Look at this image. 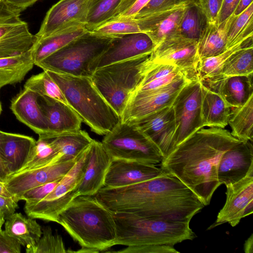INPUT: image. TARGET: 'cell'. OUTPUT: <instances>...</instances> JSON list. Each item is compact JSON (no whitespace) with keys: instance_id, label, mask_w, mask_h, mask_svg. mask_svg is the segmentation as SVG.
Here are the masks:
<instances>
[{"instance_id":"6da1fadb","label":"cell","mask_w":253,"mask_h":253,"mask_svg":"<svg viewBox=\"0 0 253 253\" xmlns=\"http://www.w3.org/2000/svg\"><path fill=\"white\" fill-rule=\"evenodd\" d=\"M94 196L112 212L166 220L190 221L205 207L187 186L165 173L128 186H104Z\"/></svg>"},{"instance_id":"7a4b0ae2","label":"cell","mask_w":253,"mask_h":253,"mask_svg":"<svg viewBox=\"0 0 253 253\" xmlns=\"http://www.w3.org/2000/svg\"><path fill=\"white\" fill-rule=\"evenodd\" d=\"M240 140L225 128H202L163 159L160 168L187 186L205 206L221 184L217 169L223 154Z\"/></svg>"},{"instance_id":"3957f363","label":"cell","mask_w":253,"mask_h":253,"mask_svg":"<svg viewBox=\"0 0 253 253\" xmlns=\"http://www.w3.org/2000/svg\"><path fill=\"white\" fill-rule=\"evenodd\" d=\"M57 223L81 246L72 253H99L114 246L117 233L113 212L94 196L76 197L60 213Z\"/></svg>"},{"instance_id":"277c9868","label":"cell","mask_w":253,"mask_h":253,"mask_svg":"<svg viewBox=\"0 0 253 253\" xmlns=\"http://www.w3.org/2000/svg\"><path fill=\"white\" fill-rule=\"evenodd\" d=\"M45 71L60 87L68 104L92 131L105 135L120 122V116L97 90L90 77Z\"/></svg>"},{"instance_id":"5b68a950","label":"cell","mask_w":253,"mask_h":253,"mask_svg":"<svg viewBox=\"0 0 253 253\" xmlns=\"http://www.w3.org/2000/svg\"><path fill=\"white\" fill-rule=\"evenodd\" d=\"M116 227L114 245H169L196 237L190 221L166 220L124 212H113Z\"/></svg>"},{"instance_id":"8992f818","label":"cell","mask_w":253,"mask_h":253,"mask_svg":"<svg viewBox=\"0 0 253 253\" xmlns=\"http://www.w3.org/2000/svg\"><path fill=\"white\" fill-rule=\"evenodd\" d=\"M151 54L97 68L90 77L97 90L120 118L131 95L154 63L150 60Z\"/></svg>"},{"instance_id":"52a82bcc","label":"cell","mask_w":253,"mask_h":253,"mask_svg":"<svg viewBox=\"0 0 253 253\" xmlns=\"http://www.w3.org/2000/svg\"><path fill=\"white\" fill-rule=\"evenodd\" d=\"M114 37L86 31L35 65L43 70L90 78L92 64L108 48Z\"/></svg>"},{"instance_id":"ba28073f","label":"cell","mask_w":253,"mask_h":253,"mask_svg":"<svg viewBox=\"0 0 253 253\" xmlns=\"http://www.w3.org/2000/svg\"><path fill=\"white\" fill-rule=\"evenodd\" d=\"M113 160L160 164L164 156L159 147L134 124L120 122L101 142Z\"/></svg>"},{"instance_id":"9c48e42d","label":"cell","mask_w":253,"mask_h":253,"mask_svg":"<svg viewBox=\"0 0 253 253\" xmlns=\"http://www.w3.org/2000/svg\"><path fill=\"white\" fill-rule=\"evenodd\" d=\"M89 146L49 194L35 204H25L24 210L28 216L57 223L60 213L79 196L77 188L88 162Z\"/></svg>"},{"instance_id":"30bf717a","label":"cell","mask_w":253,"mask_h":253,"mask_svg":"<svg viewBox=\"0 0 253 253\" xmlns=\"http://www.w3.org/2000/svg\"><path fill=\"white\" fill-rule=\"evenodd\" d=\"M175 121L174 148L204 127L202 116V82H188L172 103Z\"/></svg>"},{"instance_id":"8fae6325","label":"cell","mask_w":253,"mask_h":253,"mask_svg":"<svg viewBox=\"0 0 253 253\" xmlns=\"http://www.w3.org/2000/svg\"><path fill=\"white\" fill-rule=\"evenodd\" d=\"M150 58L155 63L176 66L190 81L199 80L197 70L200 58L196 41L179 34L169 36L155 47Z\"/></svg>"},{"instance_id":"7c38bea8","label":"cell","mask_w":253,"mask_h":253,"mask_svg":"<svg viewBox=\"0 0 253 253\" xmlns=\"http://www.w3.org/2000/svg\"><path fill=\"white\" fill-rule=\"evenodd\" d=\"M189 82L186 78H183L159 88L134 91L121 116V122L132 123L157 110L171 105L179 92Z\"/></svg>"},{"instance_id":"4fadbf2b","label":"cell","mask_w":253,"mask_h":253,"mask_svg":"<svg viewBox=\"0 0 253 253\" xmlns=\"http://www.w3.org/2000/svg\"><path fill=\"white\" fill-rule=\"evenodd\" d=\"M226 186L225 203L208 229L226 222L234 227L253 212V169L242 179Z\"/></svg>"},{"instance_id":"5bb4252c","label":"cell","mask_w":253,"mask_h":253,"mask_svg":"<svg viewBox=\"0 0 253 253\" xmlns=\"http://www.w3.org/2000/svg\"><path fill=\"white\" fill-rule=\"evenodd\" d=\"M88 0H59L48 10L39 32L37 40L64 29L84 27Z\"/></svg>"},{"instance_id":"9a60e30c","label":"cell","mask_w":253,"mask_h":253,"mask_svg":"<svg viewBox=\"0 0 253 253\" xmlns=\"http://www.w3.org/2000/svg\"><path fill=\"white\" fill-rule=\"evenodd\" d=\"M82 154L77 158L69 161L52 163L44 167L9 175L4 181V185L18 202L20 197L26 191L61 179L73 167Z\"/></svg>"},{"instance_id":"2e32d148","label":"cell","mask_w":253,"mask_h":253,"mask_svg":"<svg viewBox=\"0 0 253 253\" xmlns=\"http://www.w3.org/2000/svg\"><path fill=\"white\" fill-rule=\"evenodd\" d=\"M154 47L152 40L143 32L116 35L108 48L92 64L91 72L113 63L151 54Z\"/></svg>"},{"instance_id":"e0dca14e","label":"cell","mask_w":253,"mask_h":253,"mask_svg":"<svg viewBox=\"0 0 253 253\" xmlns=\"http://www.w3.org/2000/svg\"><path fill=\"white\" fill-rule=\"evenodd\" d=\"M131 124H134L155 143L164 158L174 149L176 127L172 105L157 110Z\"/></svg>"},{"instance_id":"ac0fdd59","label":"cell","mask_w":253,"mask_h":253,"mask_svg":"<svg viewBox=\"0 0 253 253\" xmlns=\"http://www.w3.org/2000/svg\"><path fill=\"white\" fill-rule=\"evenodd\" d=\"M252 142L240 141L223 154L217 169L218 179L221 184L234 183L253 169Z\"/></svg>"},{"instance_id":"d6986e66","label":"cell","mask_w":253,"mask_h":253,"mask_svg":"<svg viewBox=\"0 0 253 253\" xmlns=\"http://www.w3.org/2000/svg\"><path fill=\"white\" fill-rule=\"evenodd\" d=\"M165 173L155 165L133 161L113 160L106 175L104 186L120 187L145 181Z\"/></svg>"},{"instance_id":"ffe728a7","label":"cell","mask_w":253,"mask_h":253,"mask_svg":"<svg viewBox=\"0 0 253 253\" xmlns=\"http://www.w3.org/2000/svg\"><path fill=\"white\" fill-rule=\"evenodd\" d=\"M38 102L45 118L48 138L81 129L83 122L76 112L68 104L48 96L38 94Z\"/></svg>"},{"instance_id":"44dd1931","label":"cell","mask_w":253,"mask_h":253,"mask_svg":"<svg viewBox=\"0 0 253 253\" xmlns=\"http://www.w3.org/2000/svg\"><path fill=\"white\" fill-rule=\"evenodd\" d=\"M113 159L101 142L93 139L89 146L88 160L77 190L80 195L95 196L104 186Z\"/></svg>"},{"instance_id":"7402d4cb","label":"cell","mask_w":253,"mask_h":253,"mask_svg":"<svg viewBox=\"0 0 253 253\" xmlns=\"http://www.w3.org/2000/svg\"><path fill=\"white\" fill-rule=\"evenodd\" d=\"M201 81L204 86L217 93L230 108L244 105L253 95V74L218 76Z\"/></svg>"},{"instance_id":"603a6c76","label":"cell","mask_w":253,"mask_h":253,"mask_svg":"<svg viewBox=\"0 0 253 253\" xmlns=\"http://www.w3.org/2000/svg\"><path fill=\"white\" fill-rule=\"evenodd\" d=\"M184 3L135 19L140 31L150 38L155 47L166 38L178 34Z\"/></svg>"},{"instance_id":"cb8c5ba5","label":"cell","mask_w":253,"mask_h":253,"mask_svg":"<svg viewBox=\"0 0 253 253\" xmlns=\"http://www.w3.org/2000/svg\"><path fill=\"white\" fill-rule=\"evenodd\" d=\"M36 143L32 137L1 131L0 155L8 176L17 173L22 168Z\"/></svg>"},{"instance_id":"d4e9b609","label":"cell","mask_w":253,"mask_h":253,"mask_svg":"<svg viewBox=\"0 0 253 253\" xmlns=\"http://www.w3.org/2000/svg\"><path fill=\"white\" fill-rule=\"evenodd\" d=\"M38 94L24 88L11 101L10 109L17 119L32 129L39 137L48 134L45 118L38 102Z\"/></svg>"},{"instance_id":"484cf974","label":"cell","mask_w":253,"mask_h":253,"mask_svg":"<svg viewBox=\"0 0 253 253\" xmlns=\"http://www.w3.org/2000/svg\"><path fill=\"white\" fill-rule=\"evenodd\" d=\"M6 233L26 248L31 253L42 234V227L36 219L26 217L21 213H14L4 222Z\"/></svg>"},{"instance_id":"4316f807","label":"cell","mask_w":253,"mask_h":253,"mask_svg":"<svg viewBox=\"0 0 253 253\" xmlns=\"http://www.w3.org/2000/svg\"><path fill=\"white\" fill-rule=\"evenodd\" d=\"M231 110L217 93L202 83V116L204 127L224 128L228 125Z\"/></svg>"},{"instance_id":"83f0119b","label":"cell","mask_w":253,"mask_h":253,"mask_svg":"<svg viewBox=\"0 0 253 253\" xmlns=\"http://www.w3.org/2000/svg\"><path fill=\"white\" fill-rule=\"evenodd\" d=\"M234 16L233 14L220 24L208 23L198 42L200 59L218 55L227 50V32Z\"/></svg>"},{"instance_id":"f1b7e54d","label":"cell","mask_w":253,"mask_h":253,"mask_svg":"<svg viewBox=\"0 0 253 253\" xmlns=\"http://www.w3.org/2000/svg\"><path fill=\"white\" fill-rule=\"evenodd\" d=\"M84 26L70 27L37 40L31 49L35 65L86 31Z\"/></svg>"},{"instance_id":"f546056e","label":"cell","mask_w":253,"mask_h":253,"mask_svg":"<svg viewBox=\"0 0 253 253\" xmlns=\"http://www.w3.org/2000/svg\"><path fill=\"white\" fill-rule=\"evenodd\" d=\"M208 23L199 0H188L184 3L178 34L198 42Z\"/></svg>"},{"instance_id":"4dcf8cb0","label":"cell","mask_w":253,"mask_h":253,"mask_svg":"<svg viewBox=\"0 0 253 253\" xmlns=\"http://www.w3.org/2000/svg\"><path fill=\"white\" fill-rule=\"evenodd\" d=\"M57 150L60 162H64L78 157L90 144L93 139L86 131H78L63 133L48 137Z\"/></svg>"},{"instance_id":"1f68e13d","label":"cell","mask_w":253,"mask_h":253,"mask_svg":"<svg viewBox=\"0 0 253 253\" xmlns=\"http://www.w3.org/2000/svg\"><path fill=\"white\" fill-rule=\"evenodd\" d=\"M34 65L31 50L17 56L0 58V89L21 82Z\"/></svg>"},{"instance_id":"d6a6232c","label":"cell","mask_w":253,"mask_h":253,"mask_svg":"<svg viewBox=\"0 0 253 253\" xmlns=\"http://www.w3.org/2000/svg\"><path fill=\"white\" fill-rule=\"evenodd\" d=\"M183 78H186L176 66L169 64L154 63L146 73L135 91L159 88Z\"/></svg>"},{"instance_id":"836d02e7","label":"cell","mask_w":253,"mask_h":253,"mask_svg":"<svg viewBox=\"0 0 253 253\" xmlns=\"http://www.w3.org/2000/svg\"><path fill=\"white\" fill-rule=\"evenodd\" d=\"M228 125L234 137L242 141L253 142V95L244 105L231 108Z\"/></svg>"},{"instance_id":"e575fe53","label":"cell","mask_w":253,"mask_h":253,"mask_svg":"<svg viewBox=\"0 0 253 253\" xmlns=\"http://www.w3.org/2000/svg\"><path fill=\"white\" fill-rule=\"evenodd\" d=\"M37 38L28 26L0 40V58L22 54L32 49Z\"/></svg>"},{"instance_id":"d590c367","label":"cell","mask_w":253,"mask_h":253,"mask_svg":"<svg viewBox=\"0 0 253 253\" xmlns=\"http://www.w3.org/2000/svg\"><path fill=\"white\" fill-rule=\"evenodd\" d=\"M253 44V36L237 43L218 55L200 59L198 75L200 80L218 76L223 64L228 58L239 49Z\"/></svg>"},{"instance_id":"8d00e7d4","label":"cell","mask_w":253,"mask_h":253,"mask_svg":"<svg viewBox=\"0 0 253 253\" xmlns=\"http://www.w3.org/2000/svg\"><path fill=\"white\" fill-rule=\"evenodd\" d=\"M253 44L239 49L225 61L218 76L229 77L253 74Z\"/></svg>"},{"instance_id":"74e56055","label":"cell","mask_w":253,"mask_h":253,"mask_svg":"<svg viewBox=\"0 0 253 253\" xmlns=\"http://www.w3.org/2000/svg\"><path fill=\"white\" fill-rule=\"evenodd\" d=\"M60 159L50 139L39 137L26 163L17 173L60 162Z\"/></svg>"},{"instance_id":"f35d334b","label":"cell","mask_w":253,"mask_h":253,"mask_svg":"<svg viewBox=\"0 0 253 253\" xmlns=\"http://www.w3.org/2000/svg\"><path fill=\"white\" fill-rule=\"evenodd\" d=\"M121 0H88L85 28L92 31L111 19Z\"/></svg>"},{"instance_id":"ab89813d","label":"cell","mask_w":253,"mask_h":253,"mask_svg":"<svg viewBox=\"0 0 253 253\" xmlns=\"http://www.w3.org/2000/svg\"><path fill=\"white\" fill-rule=\"evenodd\" d=\"M253 3L239 15H234L229 27L226 41L227 49L234 44L253 36Z\"/></svg>"},{"instance_id":"60d3db41","label":"cell","mask_w":253,"mask_h":253,"mask_svg":"<svg viewBox=\"0 0 253 253\" xmlns=\"http://www.w3.org/2000/svg\"><path fill=\"white\" fill-rule=\"evenodd\" d=\"M24 88L68 104L60 87L45 70L32 76L25 82Z\"/></svg>"},{"instance_id":"b9f144b4","label":"cell","mask_w":253,"mask_h":253,"mask_svg":"<svg viewBox=\"0 0 253 253\" xmlns=\"http://www.w3.org/2000/svg\"><path fill=\"white\" fill-rule=\"evenodd\" d=\"M21 12L4 0L0 2V40L28 26Z\"/></svg>"},{"instance_id":"7bdbcfd3","label":"cell","mask_w":253,"mask_h":253,"mask_svg":"<svg viewBox=\"0 0 253 253\" xmlns=\"http://www.w3.org/2000/svg\"><path fill=\"white\" fill-rule=\"evenodd\" d=\"M92 32L113 36L141 32L135 18L122 16L105 22Z\"/></svg>"},{"instance_id":"ee69618b","label":"cell","mask_w":253,"mask_h":253,"mask_svg":"<svg viewBox=\"0 0 253 253\" xmlns=\"http://www.w3.org/2000/svg\"><path fill=\"white\" fill-rule=\"evenodd\" d=\"M67 253L62 238L57 233L53 234L49 226L42 228V236L31 253Z\"/></svg>"},{"instance_id":"f6af8a7d","label":"cell","mask_w":253,"mask_h":253,"mask_svg":"<svg viewBox=\"0 0 253 253\" xmlns=\"http://www.w3.org/2000/svg\"><path fill=\"white\" fill-rule=\"evenodd\" d=\"M60 180L48 182L24 192L19 198V200L26 201V205H33L40 201L49 194L56 186Z\"/></svg>"},{"instance_id":"bcb514c9","label":"cell","mask_w":253,"mask_h":253,"mask_svg":"<svg viewBox=\"0 0 253 253\" xmlns=\"http://www.w3.org/2000/svg\"><path fill=\"white\" fill-rule=\"evenodd\" d=\"M188 0H150L135 15L134 18L164 11L177 5L184 3Z\"/></svg>"},{"instance_id":"7dc6e473","label":"cell","mask_w":253,"mask_h":253,"mask_svg":"<svg viewBox=\"0 0 253 253\" xmlns=\"http://www.w3.org/2000/svg\"><path fill=\"white\" fill-rule=\"evenodd\" d=\"M113 252L120 253H179L174 246L169 245L130 246Z\"/></svg>"},{"instance_id":"c3c4849f","label":"cell","mask_w":253,"mask_h":253,"mask_svg":"<svg viewBox=\"0 0 253 253\" xmlns=\"http://www.w3.org/2000/svg\"><path fill=\"white\" fill-rule=\"evenodd\" d=\"M21 245L5 231L0 229V253H20Z\"/></svg>"},{"instance_id":"681fc988","label":"cell","mask_w":253,"mask_h":253,"mask_svg":"<svg viewBox=\"0 0 253 253\" xmlns=\"http://www.w3.org/2000/svg\"><path fill=\"white\" fill-rule=\"evenodd\" d=\"M223 0H199L209 22H216Z\"/></svg>"},{"instance_id":"f907efd6","label":"cell","mask_w":253,"mask_h":253,"mask_svg":"<svg viewBox=\"0 0 253 253\" xmlns=\"http://www.w3.org/2000/svg\"><path fill=\"white\" fill-rule=\"evenodd\" d=\"M17 203L12 198L0 196V214L5 220L15 213Z\"/></svg>"},{"instance_id":"816d5d0a","label":"cell","mask_w":253,"mask_h":253,"mask_svg":"<svg viewBox=\"0 0 253 253\" xmlns=\"http://www.w3.org/2000/svg\"><path fill=\"white\" fill-rule=\"evenodd\" d=\"M240 0H223L216 23L220 24L233 14Z\"/></svg>"},{"instance_id":"f5cc1de1","label":"cell","mask_w":253,"mask_h":253,"mask_svg":"<svg viewBox=\"0 0 253 253\" xmlns=\"http://www.w3.org/2000/svg\"><path fill=\"white\" fill-rule=\"evenodd\" d=\"M149 0H137L120 16L134 18L135 15L149 1Z\"/></svg>"},{"instance_id":"db71d44e","label":"cell","mask_w":253,"mask_h":253,"mask_svg":"<svg viewBox=\"0 0 253 253\" xmlns=\"http://www.w3.org/2000/svg\"><path fill=\"white\" fill-rule=\"evenodd\" d=\"M21 12L32 5L39 0H4Z\"/></svg>"},{"instance_id":"11a10c76","label":"cell","mask_w":253,"mask_h":253,"mask_svg":"<svg viewBox=\"0 0 253 253\" xmlns=\"http://www.w3.org/2000/svg\"><path fill=\"white\" fill-rule=\"evenodd\" d=\"M137 0H121L117 7L113 18H117L122 15L130 8Z\"/></svg>"},{"instance_id":"9f6ffc18","label":"cell","mask_w":253,"mask_h":253,"mask_svg":"<svg viewBox=\"0 0 253 253\" xmlns=\"http://www.w3.org/2000/svg\"><path fill=\"white\" fill-rule=\"evenodd\" d=\"M253 3V0H240L233 14L237 16L244 11Z\"/></svg>"},{"instance_id":"6f0895ef","label":"cell","mask_w":253,"mask_h":253,"mask_svg":"<svg viewBox=\"0 0 253 253\" xmlns=\"http://www.w3.org/2000/svg\"><path fill=\"white\" fill-rule=\"evenodd\" d=\"M244 250L245 253H253V234L245 241L244 245Z\"/></svg>"},{"instance_id":"680465c9","label":"cell","mask_w":253,"mask_h":253,"mask_svg":"<svg viewBox=\"0 0 253 253\" xmlns=\"http://www.w3.org/2000/svg\"><path fill=\"white\" fill-rule=\"evenodd\" d=\"M1 131V130H0V141ZM7 176L8 174L5 169L0 155V181L4 182V181L6 179Z\"/></svg>"},{"instance_id":"91938a15","label":"cell","mask_w":253,"mask_h":253,"mask_svg":"<svg viewBox=\"0 0 253 253\" xmlns=\"http://www.w3.org/2000/svg\"><path fill=\"white\" fill-rule=\"evenodd\" d=\"M0 196L12 198L14 199L13 196L6 188L4 182L1 181H0Z\"/></svg>"},{"instance_id":"94428289","label":"cell","mask_w":253,"mask_h":253,"mask_svg":"<svg viewBox=\"0 0 253 253\" xmlns=\"http://www.w3.org/2000/svg\"><path fill=\"white\" fill-rule=\"evenodd\" d=\"M5 220L3 219L2 216L0 214V223L3 224L4 223Z\"/></svg>"},{"instance_id":"6125c7cd","label":"cell","mask_w":253,"mask_h":253,"mask_svg":"<svg viewBox=\"0 0 253 253\" xmlns=\"http://www.w3.org/2000/svg\"><path fill=\"white\" fill-rule=\"evenodd\" d=\"M1 111H2L1 104L0 101V115L1 114Z\"/></svg>"},{"instance_id":"be15d7a7","label":"cell","mask_w":253,"mask_h":253,"mask_svg":"<svg viewBox=\"0 0 253 253\" xmlns=\"http://www.w3.org/2000/svg\"><path fill=\"white\" fill-rule=\"evenodd\" d=\"M2 225V224L0 223V229L1 228Z\"/></svg>"},{"instance_id":"e7e4bbea","label":"cell","mask_w":253,"mask_h":253,"mask_svg":"<svg viewBox=\"0 0 253 253\" xmlns=\"http://www.w3.org/2000/svg\"><path fill=\"white\" fill-rule=\"evenodd\" d=\"M3 0H0V2L2 1H3Z\"/></svg>"}]
</instances>
